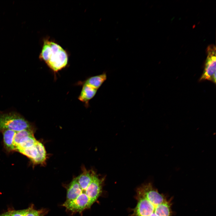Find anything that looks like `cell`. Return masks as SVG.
<instances>
[{"mask_svg":"<svg viewBox=\"0 0 216 216\" xmlns=\"http://www.w3.org/2000/svg\"><path fill=\"white\" fill-rule=\"evenodd\" d=\"M137 204L132 216H172V202L160 193L150 183L137 188Z\"/></svg>","mask_w":216,"mask_h":216,"instance_id":"6da1fadb","label":"cell"},{"mask_svg":"<svg viewBox=\"0 0 216 216\" xmlns=\"http://www.w3.org/2000/svg\"><path fill=\"white\" fill-rule=\"evenodd\" d=\"M39 58L54 72L64 68L68 61L66 52L60 45L47 39L44 40Z\"/></svg>","mask_w":216,"mask_h":216,"instance_id":"7a4b0ae2","label":"cell"},{"mask_svg":"<svg viewBox=\"0 0 216 216\" xmlns=\"http://www.w3.org/2000/svg\"><path fill=\"white\" fill-rule=\"evenodd\" d=\"M32 129L30 123L18 113H0V130H10L16 132Z\"/></svg>","mask_w":216,"mask_h":216,"instance_id":"3957f363","label":"cell"},{"mask_svg":"<svg viewBox=\"0 0 216 216\" xmlns=\"http://www.w3.org/2000/svg\"><path fill=\"white\" fill-rule=\"evenodd\" d=\"M214 45L209 46L207 48V57L203 73L200 80H208L216 82V51Z\"/></svg>","mask_w":216,"mask_h":216,"instance_id":"277c9868","label":"cell"},{"mask_svg":"<svg viewBox=\"0 0 216 216\" xmlns=\"http://www.w3.org/2000/svg\"><path fill=\"white\" fill-rule=\"evenodd\" d=\"M82 86L78 99L88 106L89 101L95 95L98 90L87 85L83 84Z\"/></svg>","mask_w":216,"mask_h":216,"instance_id":"5b68a950","label":"cell"},{"mask_svg":"<svg viewBox=\"0 0 216 216\" xmlns=\"http://www.w3.org/2000/svg\"><path fill=\"white\" fill-rule=\"evenodd\" d=\"M106 78V73L104 72L101 74L88 77L84 81L80 82L78 84L87 85L98 90Z\"/></svg>","mask_w":216,"mask_h":216,"instance_id":"8992f818","label":"cell"},{"mask_svg":"<svg viewBox=\"0 0 216 216\" xmlns=\"http://www.w3.org/2000/svg\"><path fill=\"white\" fill-rule=\"evenodd\" d=\"M2 132L4 145L6 149L8 151L16 150L14 144V139L16 132L10 130H5Z\"/></svg>","mask_w":216,"mask_h":216,"instance_id":"52a82bcc","label":"cell"},{"mask_svg":"<svg viewBox=\"0 0 216 216\" xmlns=\"http://www.w3.org/2000/svg\"><path fill=\"white\" fill-rule=\"evenodd\" d=\"M36 146L38 150V154L37 158L32 162L35 164H43L45 162L46 159V152L44 145L38 141Z\"/></svg>","mask_w":216,"mask_h":216,"instance_id":"ba28073f","label":"cell"},{"mask_svg":"<svg viewBox=\"0 0 216 216\" xmlns=\"http://www.w3.org/2000/svg\"><path fill=\"white\" fill-rule=\"evenodd\" d=\"M38 141L34 138V135L25 136L20 141L16 151L18 149H25L32 147L34 146Z\"/></svg>","mask_w":216,"mask_h":216,"instance_id":"9c48e42d","label":"cell"},{"mask_svg":"<svg viewBox=\"0 0 216 216\" xmlns=\"http://www.w3.org/2000/svg\"><path fill=\"white\" fill-rule=\"evenodd\" d=\"M32 135H34L33 131L32 129H28L16 132L14 139V144L16 148L19 145L21 140L23 137ZM16 151V150H15Z\"/></svg>","mask_w":216,"mask_h":216,"instance_id":"30bf717a","label":"cell"},{"mask_svg":"<svg viewBox=\"0 0 216 216\" xmlns=\"http://www.w3.org/2000/svg\"><path fill=\"white\" fill-rule=\"evenodd\" d=\"M17 151L30 159L32 161L37 158L38 152L36 144L32 147L19 149Z\"/></svg>","mask_w":216,"mask_h":216,"instance_id":"8fae6325","label":"cell"},{"mask_svg":"<svg viewBox=\"0 0 216 216\" xmlns=\"http://www.w3.org/2000/svg\"><path fill=\"white\" fill-rule=\"evenodd\" d=\"M43 211L37 210L31 208L27 209L25 216H44Z\"/></svg>","mask_w":216,"mask_h":216,"instance_id":"7c38bea8","label":"cell"},{"mask_svg":"<svg viewBox=\"0 0 216 216\" xmlns=\"http://www.w3.org/2000/svg\"><path fill=\"white\" fill-rule=\"evenodd\" d=\"M27 209L19 211H12L9 212L10 216H25Z\"/></svg>","mask_w":216,"mask_h":216,"instance_id":"4fadbf2b","label":"cell"},{"mask_svg":"<svg viewBox=\"0 0 216 216\" xmlns=\"http://www.w3.org/2000/svg\"><path fill=\"white\" fill-rule=\"evenodd\" d=\"M0 216H10L9 212L0 215Z\"/></svg>","mask_w":216,"mask_h":216,"instance_id":"5bb4252c","label":"cell"}]
</instances>
